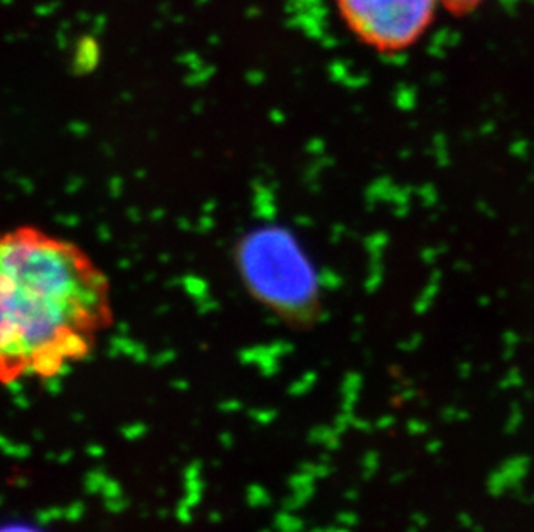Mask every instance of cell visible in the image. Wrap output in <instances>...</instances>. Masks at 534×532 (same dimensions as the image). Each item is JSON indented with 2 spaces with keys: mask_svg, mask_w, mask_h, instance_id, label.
<instances>
[{
  "mask_svg": "<svg viewBox=\"0 0 534 532\" xmlns=\"http://www.w3.org/2000/svg\"><path fill=\"white\" fill-rule=\"evenodd\" d=\"M111 324L109 278L87 251L32 225L0 230V384L63 374Z\"/></svg>",
  "mask_w": 534,
  "mask_h": 532,
  "instance_id": "cell-1",
  "label": "cell"
},
{
  "mask_svg": "<svg viewBox=\"0 0 534 532\" xmlns=\"http://www.w3.org/2000/svg\"><path fill=\"white\" fill-rule=\"evenodd\" d=\"M247 273L265 301L291 317L315 302V275L287 235L266 232L253 240L247 252Z\"/></svg>",
  "mask_w": 534,
  "mask_h": 532,
  "instance_id": "cell-2",
  "label": "cell"
},
{
  "mask_svg": "<svg viewBox=\"0 0 534 532\" xmlns=\"http://www.w3.org/2000/svg\"><path fill=\"white\" fill-rule=\"evenodd\" d=\"M439 0H336L348 30L381 52H398L427 32Z\"/></svg>",
  "mask_w": 534,
  "mask_h": 532,
  "instance_id": "cell-3",
  "label": "cell"
},
{
  "mask_svg": "<svg viewBox=\"0 0 534 532\" xmlns=\"http://www.w3.org/2000/svg\"><path fill=\"white\" fill-rule=\"evenodd\" d=\"M439 2L443 4L448 11H451V13L463 14L475 9V7L481 2H485V0H439Z\"/></svg>",
  "mask_w": 534,
  "mask_h": 532,
  "instance_id": "cell-4",
  "label": "cell"
},
{
  "mask_svg": "<svg viewBox=\"0 0 534 532\" xmlns=\"http://www.w3.org/2000/svg\"><path fill=\"white\" fill-rule=\"evenodd\" d=\"M0 532H28L25 529H16V527H13V529H2Z\"/></svg>",
  "mask_w": 534,
  "mask_h": 532,
  "instance_id": "cell-5",
  "label": "cell"
}]
</instances>
